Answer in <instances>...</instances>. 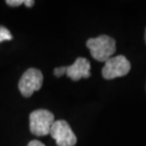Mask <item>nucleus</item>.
Here are the masks:
<instances>
[{
    "label": "nucleus",
    "mask_w": 146,
    "mask_h": 146,
    "mask_svg": "<svg viewBox=\"0 0 146 146\" xmlns=\"http://www.w3.org/2000/svg\"><path fill=\"white\" fill-rule=\"evenodd\" d=\"M131 69V64L127 58L123 55H118L115 57H111L104 64L102 74L106 80L122 77L128 74Z\"/></svg>",
    "instance_id": "obj_3"
},
{
    "label": "nucleus",
    "mask_w": 146,
    "mask_h": 146,
    "mask_svg": "<svg viewBox=\"0 0 146 146\" xmlns=\"http://www.w3.org/2000/svg\"><path fill=\"white\" fill-rule=\"evenodd\" d=\"M144 38H145V43H146V30H145V34H144Z\"/></svg>",
    "instance_id": "obj_12"
},
{
    "label": "nucleus",
    "mask_w": 146,
    "mask_h": 146,
    "mask_svg": "<svg viewBox=\"0 0 146 146\" xmlns=\"http://www.w3.org/2000/svg\"><path fill=\"white\" fill-rule=\"evenodd\" d=\"M86 46L95 60L104 62L110 59L116 52V41L107 35H100L87 40Z\"/></svg>",
    "instance_id": "obj_1"
},
{
    "label": "nucleus",
    "mask_w": 146,
    "mask_h": 146,
    "mask_svg": "<svg viewBox=\"0 0 146 146\" xmlns=\"http://www.w3.org/2000/svg\"><path fill=\"white\" fill-rule=\"evenodd\" d=\"M24 1L25 0H7L6 3L9 6H11V7H17V6L24 4Z\"/></svg>",
    "instance_id": "obj_9"
},
{
    "label": "nucleus",
    "mask_w": 146,
    "mask_h": 146,
    "mask_svg": "<svg viewBox=\"0 0 146 146\" xmlns=\"http://www.w3.org/2000/svg\"><path fill=\"white\" fill-rule=\"evenodd\" d=\"M24 4L27 6V7H33V6L34 5V1L33 0H25Z\"/></svg>",
    "instance_id": "obj_11"
},
{
    "label": "nucleus",
    "mask_w": 146,
    "mask_h": 146,
    "mask_svg": "<svg viewBox=\"0 0 146 146\" xmlns=\"http://www.w3.org/2000/svg\"><path fill=\"white\" fill-rule=\"evenodd\" d=\"M66 66H60V68H56L54 69V75L56 77H62L64 74H66Z\"/></svg>",
    "instance_id": "obj_8"
},
{
    "label": "nucleus",
    "mask_w": 146,
    "mask_h": 146,
    "mask_svg": "<svg viewBox=\"0 0 146 146\" xmlns=\"http://www.w3.org/2000/svg\"><path fill=\"white\" fill-rule=\"evenodd\" d=\"M49 135L55 139L57 146H74L77 143V137L69 124L64 119L54 121Z\"/></svg>",
    "instance_id": "obj_5"
},
{
    "label": "nucleus",
    "mask_w": 146,
    "mask_h": 146,
    "mask_svg": "<svg viewBox=\"0 0 146 146\" xmlns=\"http://www.w3.org/2000/svg\"><path fill=\"white\" fill-rule=\"evenodd\" d=\"M43 74L39 69L29 68L22 75L18 87L21 94L26 98L31 97L33 92L38 91L43 84Z\"/></svg>",
    "instance_id": "obj_4"
},
{
    "label": "nucleus",
    "mask_w": 146,
    "mask_h": 146,
    "mask_svg": "<svg viewBox=\"0 0 146 146\" xmlns=\"http://www.w3.org/2000/svg\"><path fill=\"white\" fill-rule=\"evenodd\" d=\"M11 39H13V35H11V31L7 28L0 26V43L3 41H9Z\"/></svg>",
    "instance_id": "obj_7"
},
{
    "label": "nucleus",
    "mask_w": 146,
    "mask_h": 146,
    "mask_svg": "<svg viewBox=\"0 0 146 146\" xmlns=\"http://www.w3.org/2000/svg\"><path fill=\"white\" fill-rule=\"evenodd\" d=\"M54 121V115L50 111L46 109L34 110L30 115L31 132L38 137L48 135Z\"/></svg>",
    "instance_id": "obj_2"
},
{
    "label": "nucleus",
    "mask_w": 146,
    "mask_h": 146,
    "mask_svg": "<svg viewBox=\"0 0 146 146\" xmlns=\"http://www.w3.org/2000/svg\"><path fill=\"white\" fill-rule=\"evenodd\" d=\"M90 63L89 61L83 57H79L71 66H66V74L72 81H79L81 79L90 77Z\"/></svg>",
    "instance_id": "obj_6"
},
{
    "label": "nucleus",
    "mask_w": 146,
    "mask_h": 146,
    "mask_svg": "<svg viewBox=\"0 0 146 146\" xmlns=\"http://www.w3.org/2000/svg\"><path fill=\"white\" fill-rule=\"evenodd\" d=\"M28 146H46V145L39 141H31L29 142Z\"/></svg>",
    "instance_id": "obj_10"
}]
</instances>
